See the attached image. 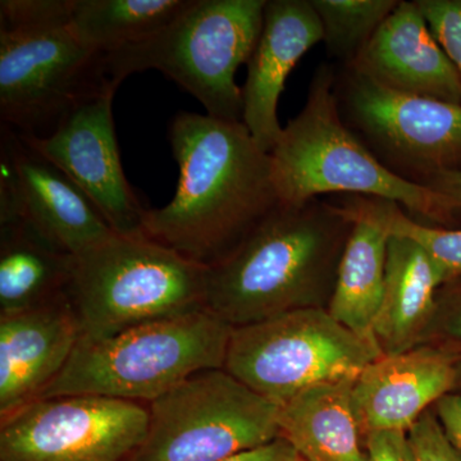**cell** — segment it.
Returning <instances> with one entry per match:
<instances>
[{
    "instance_id": "obj_15",
    "label": "cell",
    "mask_w": 461,
    "mask_h": 461,
    "mask_svg": "<svg viewBox=\"0 0 461 461\" xmlns=\"http://www.w3.org/2000/svg\"><path fill=\"white\" fill-rule=\"evenodd\" d=\"M80 339L68 294L0 317V418L39 399L65 369Z\"/></svg>"
},
{
    "instance_id": "obj_22",
    "label": "cell",
    "mask_w": 461,
    "mask_h": 461,
    "mask_svg": "<svg viewBox=\"0 0 461 461\" xmlns=\"http://www.w3.org/2000/svg\"><path fill=\"white\" fill-rule=\"evenodd\" d=\"M191 0H74L68 29L94 53L142 44L171 25Z\"/></svg>"
},
{
    "instance_id": "obj_20",
    "label": "cell",
    "mask_w": 461,
    "mask_h": 461,
    "mask_svg": "<svg viewBox=\"0 0 461 461\" xmlns=\"http://www.w3.org/2000/svg\"><path fill=\"white\" fill-rule=\"evenodd\" d=\"M355 379L317 384L280 406L281 437L303 460L371 461L355 411Z\"/></svg>"
},
{
    "instance_id": "obj_11",
    "label": "cell",
    "mask_w": 461,
    "mask_h": 461,
    "mask_svg": "<svg viewBox=\"0 0 461 461\" xmlns=\"http://www.w3.org/2000/svg\"><path fill=\"white\" fill-rule=\"evenodd\" d=\"M0 420V461H127L149 412L141 402L71 395L33 400Z\"/></svg>"
},
{
    "instance_id": "obj_24",
    "label": "cell",
    "mask_w": 461,
    "mask_h": 461,
    "mask_svg": "<svg viewBox=\"0 0 461 461\" xmlns=\"http://www.w3.org/2000/svg\"><path fill=\"white\" fill-rule=\"evenodd\" d=\"M382 209L391 235L405 236L426 249L444 271L447 282L461 277V229H442L418 222L390 200L382 199Z\"/></svg>"
},
{
    "instance_id": "obj_7",
    "label": "cell",
    "mask_w": 461,
    "mask_h": 461,
    "mask_svg": "<svg viewBox=\"0 0 461 461\" xmlns=\"http://www.w3.org/2000/svg\"><path fill=\"white\" fill-rule=\"evenodd\" d=\"M382 355L329 309H302L232 329L224 369L281 406L317 384L357 378Z\"/></svg>"
},
{
    "instance_id": "obj_12",
    "label": "cell",
    "mask_w": 461,
    "mask_h": 461,
    "mask_svg": "<svg viewBox=\"0 0 461 461\" xmlns=\"http://www.w3.org/2000/svg\"><path fill=\"white\" fill-rule=\"evenodd\" d=\"M118 87H108L72 109L45 138L21 135L33 150L65 172L93 203L115 233L142 232L148 211L121 163L112 103Z\"/></svg>"
},
{
    "instance_id": "obj_31",
    "label": "cell",
    "mask_w": 461,
    "mask_h": 461,
    "mask_svg": "<svg viewBox=\"0 0 461 461\" xmlns=\"http://www.w3.org/2000/svg\"><path fill=\"white\" fill-rule=\"evenodd\" d=\"M433 411L448 441L461 456V393L442 396L433 405Z\"/></svg>"
},
{
    "instance_id": "obj_27",
    "label": "cell",
    "mask_w": 461,
    "mask_h": 461,
    "mask_svg": "<svg viewBox=\"0 0 461 461\" xmlns=\"http://www.w3.org/2000/svg\"><path fill=\"white\" fill-rule=\"evenodd\" d=\"M74 0H2L0 29L69 23Z\"/></svg>"
},
{
    "instance_id": "obj_5",
    "label": "cell",
    "mask_w": 461,
    "mask_h": 461,
    "mask_svg": "<svg viewBox=\"0 0 461 461\" xmlns=\"http://www.w3.org/2000/svg\"><path fill=\"white\" fill-rule=\"evenodd\" d=\"M202 266L144 233H113L72 257L68 294L81 338L103 339L205 308Z\"/></svg>"
},
{
    "instance_id": "obj_21",
    "label": "cell",
    "mask_w": 461,
    "mask_h": 461,
    "mask_svg": "<svg viewBox=\"0 0 461 461\" xmlns=\"http://www.w3.org/2000/svg\"><path fill=\"white\" fill-rule=\"evenodd\" d=\"M72 256L23 221L0 222V317L23 313L66 295Z\"/></svg>"
},
{
    "instance_id": "obj_29",
    "label": "cell",
    "mask_w": 461,
    "mask_h": 461,
    "mask_svg": "<svg viewBox=\"0 0 461 461\" xmlns=\"http://www.w3.org/2000/svg\"><path fill=\"white\" fill-rule=\"evenodd\" d=\"M364 439L371 461H414L406 433L373 432Z\"/></svg>"
},
{
    "instance_id": "obj_1",
    "label": "cell",
    "mask_w": 461,
    "mask_h": 461,
    "mask_svg": "<svg viewBox=\"0 0 461 461\" xmlns=\"http://www.w3.org/2000/svg\"><path fill=\"white\" fill-rule=\"evenodd\" d=\"M177 162L171 202L148 209L142 233L204 267L222 262L280 205L271 156L242 121L180 112L168 133Z\"/></svg>"
},
{
    "instance_id": "obj_10",
    "label": "cell",
    "mask_w": 461,
    "mask_h": 461,
    "mask_svg": "<svg viewBox=\"0 0 461 461\" xmlns=\"http://www.w3.org/2000/svg\"><path fill=\"white\" fill-rule=\"evenodd\" d=\"M118 86L68 23L0 29V120L21 135L50 136L84 100Z\"/></svg>"
},
{
    "instance_id": "obj_32",
    "label": "cell",
    "mask_w": 461,
    "mask_h": 461,
    "mask_svg": "<svg viewBox=\"0 0 461 461\" xmlns=\"http://www.w3.org/2000/svg\"><path fill=\"white\" fill-rule=\"evenodd\" d=\"M302 457L295 447L284 437H278L269 444L242 451L221 461H300Z\"/></svg>"
},
{
    "instance_id": "obj_9",
    "label": "cell",
    "mask_w": 461,
    "mask_h": 461,
    "mask_svg": "<svg viewBox=\"0 0 461 461\" xmlns=\"http://www.w3.org/2000/svg\"><path fill=\"white\" fill-rule=\"evenodd\" d=\"M342 122L388 171L411 184L461 172V105L388 89L335 66Z\"/></svg>"
},
{
    "instance_id": "obj_3",
    "label": "cell",
    "mask_w": 461,
    "mask_h": 461,
    "mask_svg": "<svg viewBox=\"0 0 461 461\" xmlns=\"http://www.w3.org/2000/svg\"><path fill=\"white\" fill-rule=\"evenodd\" d=\"M335 66L321 65L305 105L272 149L273 182L282 204L302 205L323 194L390 200L412 220L448 229L441 196L388 171L339 115Z\"/></svg>"
},
{
    "instance_id": "obj_19",
    "label": "cell",
    "mask_w": 461,
    "mask_h": 461,
    "mask_svg": "<svg viewBox=\"0 0 461 461\" xmlns=\"http://www.w3.org/2000/svg\"><path fill=\"white\" fill-rule=\"evenodd\" d=\"M339 203L354 224L339 262L329 312L348 329L375 341L372 329L384 294L390 229L382 199L345 195Z\"/></svg>"
},
{
    "instance_id": "obj_28",
    "label": "cell",
    "mask_w": 461,
    "mask_h": 461,
    "mask_svg": "<svg viewBox=\"0 0 461 461\" xmlns=\"http://www.w3.org/2000/svg\"><path fill=\"white\" fill-rule=\"evenodd\" d=\"M414 461H461L446 437L435 411L429 409L406 433Z\"/></svg>"
},
{
    "instance_id": "obj_16",
    "label": "cell",
    "mask_w": 461,
    "mask_h": 461,
    "mask_svg": "<svg viewBox=\"0 0 461 461\" xmlns=\"http://www.w3.org/2000/svg\"><path fill=\"white\" fill-rule=\"evenodd\" d=\"M455 384L453 362L432 346L382 355L354 382L355 411L364 437L408 433L442 396L454 393Z\"/></svg>"
},
{
    "instance_id": "obj_23",
    "label": "cell",
    "mask_w": 461,
    "mask_h": 461,
    "mask_svg": "<svg viewBox=\"0 0 461 461\" xmlns=\"http://www.w3.org/2000/svg\"><path fill=\"white\" fill-rule=\"evenodd\" d=\"M329 57L353 65L400 0H311Z\"/></svg>"
},
{
    "instance_id": "obj_14",
    "label": "cell",
    "mask_w": 461,
    "mask_h": 461,
    "mask_svg": "<svg viewBox=\"0 0 461 461\" xmlns=\"http://www.w3.org/2000/svg\"><path fill=\"white\" fill-rule=\"evenodd\" d=\"M321 41L320 18L311 0H267L262 33L242 87V122L267 153L284 130L277 109L288 75Z\"/></svg>"
},
{
    "instance_id": "obj_33",
    "label": "cell",
    "mask_w": 461,
    "mask_h": 461,
    "mask_svg": "<svg viewBox=\"0 0 461 461\" xmlns=\"http://www.w3.org/2000/svg\"><path fill=\"white\" fill-rule=\"evenodd\" d=\"M300 461H304V460H303V459H302V460H300Z\"/></svg>"
},
{
    "instance_id": "obj_4",
    "label": "cell",
    "mask_w": 461,
    "mask_h": 461,
    "mask_svg": "<svg viewBox=\"0 0 461 461\" xmlns=\"http://www.w3.org/2000/svg\"><path fill=\"white\" fill-rule=\"evenodd\" d=\"M232 327L208 309L78 339L39 399L91 395L151 402L196 373L224 369Z\"/></svg>"
},
{
    "instance_id": "obj_17",
    "label": "cell",
    "mask_w": 461,
    "mask_h": 461,
    "mask_svg": "<svg viewBox=\"0 0 461 461\" xmlns=\"http://www.w3.org/2000/svg\"><path fill=\"white\" fill-rule=\"evenodd\" d=\"M350 66L388 89L461 105L460 75L415 0H400Z\"/></svg>"
},
{
    "instance_id": "obj_26",
    "label": "cell",
    "mask_w": 461,
    "mask_h": 461,
    "mask_svg": "<svg viewBox=\"0 0 461 461\" xmlns=\"http://www.w3.org/2000/svg\"><path fill=\"white\" fill-rule=\"evenodd\" d=\"M461 77V0H415Z\"/></svg>"
},
{
    "instance_id": "obj_8",
    "label": "cell",
    "mask_w": 461,
    "mask_h": 461,
    "mask_svg": "<svg viewBox=\"0 0 461 461\" xmlns=\"http://www.w3.org/2000/svg\"><path fill=\"white\" fill-rule=\"evenodd\" d=\"M148 412L147 436L127 461H221L281 437L280 406L226 369L191 375Z\"/></svg>"
},
{
    "instance_id": "obj_2",
    "label": "cell",
    "mask_w": 461,
    "mask_h": 461,
    "mask_svg": "<svg viewBox=\"0 0 461 461\" xmlns=\"http://www.w3.org/2000/svg\"><path fill=\"white\" fill-rule=\"evenodd\" d=\"M353 224L339 202L280 203L226 259L208 267L205 308L232 329L329 309Z\"/></svg>"
},
{
    "instance_id": "obj_25",
    "label": "cell",
    "mask_w": 461,
    "mask_h": 461,
    "mask_svg": "<svg viewBox=\"0 0 461 461\" xmlns=\"http://www.w3.org/2000/svg\"><path fill=\"white\" fill-rule=\"evenodd\" d=\"M421 345L432 346L453 362L456 373L454 393H461V277L439 288L435 314Z\"/></svg>"
},
{
    "instance_id": "obj_6",
    "label": "cell",
    "mask_w": 461,
    "mask_h": 461,
    "mask_svg": "<svg viewBox=\"0 0 461 461\" xmlns=\"http://www.w3.org/2000/svg\"><path fill=\"white\" fill-rule=\"evenodd\" d=\"M267 0H191L150 41L105 54V71L121 85L135 72L157 69L187 91L217 120L242 121L236 71L259 41Z\"/></svg>"
},
{
    "instance_id": "obj_13",
    "label": "cell",
    "mask_w": 461,
    "mask_h": 461,
    "mask_svg": "<svg viewBox=\"0 0 461 461\" xmlns=\"http://www.w3.org/2000/svg\"><path fill=\"white\" fill-rule=\"evenodd\" d=\"M0 222L23 221L75 257L113 235L93 203L65 172L2 124Z\"/></svg>"
},
{
    "instance_id": "obj_18",
    "label": "cell",
    "mask_w": 461,
    "mask_h": 461,
    "mask_svg": "<svg viewBox=\"0 0 461 461\" xmlns=\"http://www.w3.org/2000/svg\"><path fill=\"white\" fill-rule=\"evenodd\" d=\"M446 282L426 249L405 236L391 235L384 294L372 329L382 354L405 353L421 345Z\"/></svg>"
},
{
    "instance_id": "obj_30",
    "label": "cell",
    "mask_w": 461,
    "mask_h": 461,
    "mask_svg": "<svg viewBox=\"0 0 461 461\" xmlns=\"http://www.w3.org/2000/svg\"><path fill=\"white\" fill-rule=\"evenodd\" d=\"M421 186L441 196L448 229L461 224V172H442L430 176Z\"/></svg>"
}]
</instances>
